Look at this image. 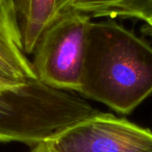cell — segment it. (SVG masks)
Instances as JSON below:
<instances>
[{"label":"cell","mask_w":152,"mask_h":152,"mask_svg":"<svg viewBox=\"0 0 152 152\" xmlns=\"http://www.w3.org/2000/svg\"><path fill=\"white\" fill-rule=\"evenodd\" d=\"M77 93L130 114L152 94V46L113 19L91 21Z\"/></svg>","instance_id":"6da1fadb"},{"label":"cell","mask_w":152,"mask_h":152,"mask_svg":"<svg viewBox=\"0 0 152 152\" xmlns=\"http://www.w3.org/2000/svg\"><path fill=\"white\" fill-rule=\"evenodd\" d=\"M97 113L75 92L54 89L38 78L0 85V142L34 147Z\"/></svg>","instance_id":"7a4b0ae2"},{"label":"cell","mask_w":152,"mask_h":152,"mask_svg":"<svg viewBox=\"0 0 152 152\" xmlns=\"http://www.w3.org/2000/svg\"><path fill=\"white\" fill-rule=\"evenodd\" d=\"M91 17L67 9L43 31L34 50L37 78L51 88L78 92Z\"/></svg>","instance_id":"3957f363"},{"label":"cell","mask_w":152,"mask_h":152,"mask_svg":"<svg viewBox=\"0 0 152 152\" xmlns=\"http://www.w3.org/2000/svg\"><path fill=\"white\" fill-rule=\"evenodd\" d=\"M34 147L43 152H152V131L98 112Z\"/></svg>","instance_id":"277c9868"},{"label":"cell","mask_w":152,"mask_h":152,"mask_svg":"<svg viewBox=\"0 0 152 152\" xmlns=\"http://www.w3.org/2000/svg\"><path fill=\"white\" fill-rule=\"evenodd\" d=\"M22 44L12 0H0V85L16 86L36 79Z\"/></svg>","instance_id":"5b68a950"},{"label":"cell","mask_w":152,"mask_h":152,"mask_svg":"<svg viewBox=\"0 0 152 152\" xmlns=\"http://www.w3.org/2000/svg\"><path fill=\"white\" fill-rule=\"evenodd\" d=\"M26 54L34 52L41 34L56 18V0H12Z\"/></svg>","instance_id":"8992f818"},{"label":"cell","mask_w":152,"mask_h":152,"mask_svg":"<svg viewBox=\"0 0 152 152\" xmlns=\"http://www.w3.org/2000/svg\"><path fill=\"white\" fill-rule=\"evenodd\" d=\"M70 7L93 17H127L146 21L152 0H75Z\"/></svg>","instance_id":"52a82bcc"},{"label":"cell","mask_w":152,"mask_h":152,"mask_svg":"<svg viewBox=\"0 0 152 152\" xmlns=\"http://www.w3.org/2000/svg\"><path fill=\"white\" fill-rule=\"evenodd\" d=\"M75 0H56V16L69 9Z\"/></svg>","instance_id":"ba28073f"},{"label":"cell","mask_w":152,"mask_h":152,"mask_svg":"<svg viewBox=\"0 0 152 152\" xmlns=\"http://www.w3.org/2000/svg\"><path fill=\"white\" fill-rule=\"evenodd\" d=\"M145 22L147 23V25H148V27H149L150 31L152 32V12H151V14H150L149 17L147 18V20H146Z\"/></svg>","instance_id":"9c48e42d"},{"label":"cell","mask_w":152,"mask_h":152,"mask_svg":"<svg viewBox=\"0 0 152 152\" xmlns=\"http://www.w3.org/2000/svg\"><path fill=\"white\" fill-rule=\"evenodd\" d=\"M29 152H43V151H41V150H39L37 147H31V149H30V151Z\"/></svg>","instance_id":"30bf717a"}]
</instances>
